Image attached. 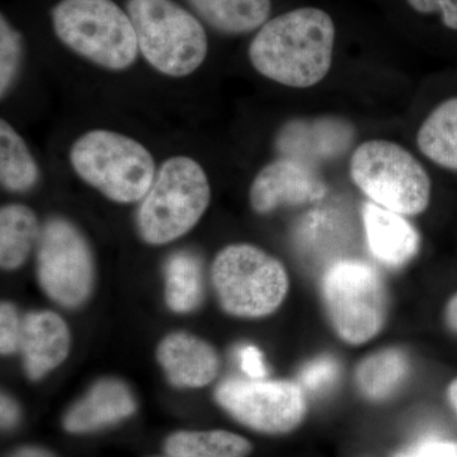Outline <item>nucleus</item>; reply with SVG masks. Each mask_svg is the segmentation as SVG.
<instances>
[{"label": "nucleus", "mask_w": 457, "mask_h": 457, "mask_svg": "<svg viewBox=\"0 0 457 457\" xmlns=\"http://www.w3.org/2000/svg\"><path fill=\"white\" fill-rule=\"evenodd\" d=\"M335 41V22L327 12L297 8L264 23L249 45L248 55L267 79L291 88H311L329 73Z\"/></svg>", "instance_id": "f257e3e1"}, {"label": "nucleus", "mask_w": 457, "mask_h": 457, "mask_svg": "<svg viewBox=\"0 0 457 457\" xmlns=\"http://www.w3.org/2000/svg\"><path fill=\"white\" fill-rule=\"evenodd\" d=\"M212 200L204 168L188 156H173L161 165L137 212L144 242L163 245L187 234Z\"/></svg>", "instance_id": "f03ea898"}, {"label": "nucleus", "mask_w": 457, "mask_h": 457, "mask_svg": "<svg viewBox=\"0 0 457 457\" xmlns=\"http://www.w3.org/2000/svg\"><path fill=\"white\" fill-rule=\"evenodd\" d=\"M53 25L66 47L108 71L130 68L140 51L130 17L112 0H62Z\"/></svg>", "instance_id": "7ed1b4c3"}, {"label": "nucleus", "mask_w": 457, "mask_h": 457, "mask_svg": "<svg viewBox=\"0 0 457 457\" xmlns=\"http://www.w3.org/2000/svg\"><path fill=\"white\" fill-rule=\"evenodd\" d=\"M71 163L84 182L119 204L143 200L156 176L154 158L143 144L108 130L86 132L75 141Z\"/></svg>", "instance_id": "20e7f679"}, {"label": "nucleus", "mask_w": 457, "mask_h": 457, "mask_svg": "<svg viewBox=\"0 0 457 457\" xmlns=\"http://www.w3.org/2000/svg\"><path fill=\"white\" fill-rule=\"evenodd\" d=\"M320 295L330 326L347 345H365L383 330L386 287L371 264L353 258L333 262L321 276Z\"/></svg>", "instance_id": "39448f33"}, {"label": "nucleus", "mask_w": 457, "mask_h": 457, "mask_svg": "<svg viewBox=\"0 0 457 457\" xmlns=\"http://www.w3.org/2000/svg\"><path fill=\"white\" fill-rule=\"evenodd\" d=\"M140 53L168 77L182 78L196 71L206 59L207 36L187 9L173 0H128Z\"/></svg>", "instance_id": "423d86ee"}, {"label": "nucleus", "mask_w": 457, "mask_h": 457, "mask_svg": "<svg viewBox=\"0 0 457 457\" xmlns=\"http://www.w3.org/2000/svg\"><path fill=\"white\" fill-rule=\"evenodd\" d=\"M212 278L222 309L243 319L273 314L290 288L282 262L252 245L225 246L213 261Z\"/></svg>", "instance_id": "0eeeda50"}, {"label": "nucleus", "mask_w": 457, "mask_h": 457, "mask_svg": "<svg viewBox=\"0 0 457 457\" xmlns=\"http://www.w3.org/2000/svg\"><path fill=\"white\" fill-rule=\"evenodd\" d=\"M350 174L371 203L400 215H420L431 203L432 183L425 167L393 141L361 144L352 155Z\"/></svg>", "instance_id": "6e6552de"}, {"label": "nucleus", "mask_w": 457, "mask_h": 457, "mask_svg": "<svg viewBox=\"0 0 457 457\" xmlns=\"http://www.w3.org/2000/svg\"><path fill=\"white\" fill-rule=\"evenodd\" d=\"M37 278L45 293L66 308H77L89 296L95 279L92 251L71 221L53 218L41 228Z\"/></svg>", "instance_id": "1a4fd4ad"}, {"label": "nucleus", "mask_w": 457, "mask_h": 457, "mask_svg": "<svg viewBox=\"0 0 457 457\" xmlns=\"http://www.w3.org/2000/svg\"><path fill=\"white\" fill-rule=\"evenodd\" d=\"M216 400L237 422L267 435L294 431L308 411L303 387L286 380L230 378L218 387Z\"/></svg>", "instance_id": "9d476101"}, {"label": "nucleus", "mask_w": 457, "mask_h": 457, "mask_svg": "<svg viewBox=\"0 0 457 457\" xmlns=\"http://www.w3.org/2000/svg\"><path fill=\"white\" fill-rule=\"evenodd\" d=\"M327 185L312 165L279 158L255 176L249 189L252 209L261 215L282 206L319 203L327 195Z\"/></svg>", "instance_id": "9b49d317"}, {"label": "nucleus", "mask_w": 457, "mask_h": 457, "mask_svg": "<svg viewBox=\"0 0 457 457\" xmlns=\"http://www.w3.org/2000/svg\"><path fill=\"white\" fill-rule=\"evenodd\" d=\"M354 137V126L347 120L319 116L286 123L278 132L276 147L281 158L317 168L347 153Z\"/></svg>", "instance_id": "f8f14e48"}, {"label": "nucleus", "mask_w": 457, "mask_h": 457, "mask_svg": "<svg viewBox=\"0 0 457 457\" xmlns=\"http://www.w3.org/2000/svg\"><path fill=\"white\" fill-rule=\"evenodd\" d=\"M362 220L370 251L384 266L398 269L416 257L420 236L405 216L368 203L363 204Z\"/></svg>", "instance_id": "ddd939ff"}, {"label": "nucleus", "mask_w": 457, "mask_h": 457, "mask_svg": "<svg viewBox=\"0 0 457 457\" xmlns=\"http://www.w3.org/2000/svg\"><path fill=\"white\" fill-rule=\"evenodd\" d=\"M71 348V333L59 315L53 312H33L22 320L20 350L29 378L42 376L57 368Z\"/></svg>", "instance_id": "4468645a"}, {"label": "nucleus", "mask_w": 457, "mask_h": 457, "mask_svg": "<svg viewBox=\"0 0 457 457\" xmlns=\"http://www.w3.org/2000/svg\"><path fill=\"white\" fill-rule=\"evenodd\" d=\"M137 402L128 386L114 378L98 381L66 411L64 428L71 433H89L113 426L132 416Z\"/></svg>", "instance_id": "2eb2a0df"}, {"label": "nucleus", "mask_w": 457, "mask_h": 457, "mask_svg": "<svg viewBox=\"0 0 457 457\" xmlns=\"http://www.w3.org/2000/svg\"><path fill=\"white\" fill-rule=\"evenodd\" d=\"M158 360L170 383L179 387L206 386L220 369V360L212 345L187 333L164 338L158 348Z\"/></svg>", "instance_id": "dca6fc26"}, {"label": "nucleus", "mask_w": 457, "mask_h": 457, "mask_svg": "<svg viewBox=\"0 0 457 457\" xmlns=\"http://www.w3.org/2000/svg\"><path fill=\"white\" fill-rule=\"evenodd\" d=\"M207 25L225 35L260 29L270 14V0H187Z\"/></svg>", "instance_id": "f3484780"}, {"label": "nucleus", "mask_w": 457, "mask_h": 457, "mask_svg": "<svg viewBox=\"0 0 457 457\" xmlns=\"http://www.w3.org/2000/svg\"><path fill=\"white\" fill-rule=\"evenodd\" d=\"M409 371L407 354L400 348H384L365 357L354 372V383L365 398L381 402L404 383Z\"/></svg>", "instance_id": "a211bd4d"}, {"label": "nucleus", "mask_w": 457, "mask_h": 457, "mask_svg": "<svg viewBox=\"0 0 457 457\" xmlns=\"http://www.w3.org/2000/svg\"><path fill=\"white\" fill-rule=\"evenodd\" d=\"M417 145L445 170L457 171V97L438 104L420 125Z\"/></svg>", "instance_id": "6ab92c4d"}, {"label": "nucleus", "mask_w": 457, "mask_h": 457, "mask_svg": "<svg viewBox=\"0 0 457 457\" xmlns=\"http://www.w3.org/2000/svg\"><path fill=\"white\" fill-rule=\"evenodd\" d=\"M37 218L25 204H12L0 212V263L4 270L22 266L40 237Z\"/></svg>", "instance_id": "aec40b11"}, {"label": "nucleus", "mask_w": 457, "mask_h": 457, "mask_svg": "<svg viewBox=\"0 0 457 457\" xmlns=\"http://www.w3.org/2000/svg\"><path fill=\"white\" fill-rule=\"evenodd\" d=\"M170 457H248L252 444L237 433L220 431H180L165 441Z\"/></svg>", "instance_id": "412c9836"}, {"label": "nucleus", "mask_w": 457, "mask_h": 457, "mask_svg": "<svg viewBox=\"0 0 457 457\" xmlns=\"http://www.w3.org/2000/svg\"><path fill=\"white\" fill-rule=\"evenodd\" d=\"M40 170L35 158L13 128L5 120L0 122V180L3 188L14 194L35 187Z\"/></svg>", "instance_id": "4be33fe9"}, {"label": "nucleus", "mask_w": 457, "mask_h": 457, "mask_svg": "<svg viewBox=\"0 0 457 457\" xmlns=\"http://www.w3.org/2000/svg\"><path fill=\"white\" fill-rule=\"evenodd\" d=\"M204 295L203 266L191 252H177L165 264V299L171 311L189 312Z\"/></svg>", "instance_id": "5701e85b"}, {"label": "nucleus", "mask_w": 457, "mask_h": 457, "mask_svg": "<svg viewBox=\"0 0 457 457\" xmlns=\"http://www.w3.org/2000/svg\"><path fill=\"white\" fill-rule=\"evenodd\" d=\"M341 222L337 221L332 212H314L309 213L297 228V242L300 248L311 252L312 249L326 252L339 248L342 237Z\"/></svg>", "instance_id": "b1692460"}, {"label": "nucleus", "mask_w": 457, "mask_h": 457, "mask_svg": "<svg viewBox=\"0 0 457 457\" xmlns=\"http://www.w3.org/2000/svg\"><path fill=\"white\" fill-rule=\"evenodd\" d=\"M22 37L11 26L7 18H0V95H7L14 82L22 62Z\"/></svg>", "instance_id": "393cba45"}, {"label": "nucleus", "mask_w": 457, "mask_h": 457, "mask_svg": "<svg viewBox=\"0 0 457 457\" xmlns=\"http://www.w3.org/2000/svg\"><path fill=\"white\" fill-rule=\"evenodd\" d=\"M339 365L329 356L318 357L306 363L299 375V385L311 392H323L338 378Z\"/></svg>", "instance_id": "a878e982"}, {"label": "nucleus", "mask_w": 457, "mask_h": 457, "mask_svg": "<svg viewBox=\"0 0 457 457\" xmlns=\"http://www.w3.org/2000/svg\"><path fill=\"white\" fill-rule=\"evenodd\" d=\"M22 321L12 303H2L0 308V348L3 354H11L20 348Z\"/></svg>", "instance_id": "bb28decb"}, {"label": "nucleus", "mask_w": 457, "mask_h": 457, "mask_svg": "<svg viewBox=\"0 0 457 457\" xmlns=\"http://www.w3.org/2000/svg\"><path fill=\"white\" fill-rule=\"evenodd\" d=\"M407 3L418 13H440L444 25L457 31V0H407Z\"/></svg>", "instance_id": "cd10ccee"}, {"label": "nucleus", "mask_w": 457, "mask_h": 457, "mask_svg": "<svg viewBox=\"0 0 457 457\" xmlns=\"http://www.w3.org/2000/svg\"><path fill=\"white\" fill-rule=\"evenodd\" d=\"M240 369L252 380H262L266 378L267 369L264 365L263 354L254 345H245L239 350Z\"/></svg>", "instance_id": "c85d7f7f"}, {"label": "nucleus", "mask_w": 457, "mask_h": 457, "mask_svg": "<svg viewBox=\"0 0 457 457\" xmlns=\"http://www.w3.org/2000/svg\"><path fill=\"white\" fill-rule=\"evenodd\" d=\"M399 457H457V442L428 441Z\"/></svg>", "instance_id": "c756f323"}, {"label": "nucleus", "mask_w": 457, "mask_h": 457, "mask_svg": "<svg viewBox=\"0 0 457 457\" xmlns=\"http://www.w3.org/2000/svg\"><path fill=\"white\" fill-rule=\"evenodd\" d=\"M0 414H2V427L4 429L13 428L20 420V411L13 399L8 395L2 396V407H0Z\"/></svg>", "instance_id": "7c9ffc66"}, {"label": "nucleus", "mask_w": 457, "mask_h": 457, "mask_svg": "<svg viewBox=\"0 0 457 457\" xmlns=\"http://www.w3.org/2000/svg\"><path fill=\"white\" fill-rule=\"evenodd\" d=\"M445 321L453 332L457 333V293L450 297L445 306Z\"/></svg>", "instance_id": "2f4dec72"}, {"label": "nucleus", "mask_w": 457, "mask_h": 457, "mask_svg": "<svg viewBox=\"0 0 457 457\" xmlns=\"http://www.w3.org/2000/svg\"><path fill=\"white\" fill-rule=\"evenodd\" d=\"M9 457H56L49 450L37 446H25L14 451Z\"/></svg>", "instance_id": "473e14b6"}, {"label": "nucleus", "mask_w": 457, "mask_h": 457, "mask_svg": "<svg viewBox=\"0 0 457 457\" xmlns=\"http://www.w3.org/2000/svg\"><path fill=\"white\" fill-rule=\"evenodd\" d=\"M447 399H449L451 407L457 414V378L451 381L449 387H447Z\"/></svg>", "instance_id": "72a5a7b5"}, {"label": "nucleus", "mask_w": 457, "mask_h": 457, "mask_svg": "<svg viewBox=\"0 0 457 457\" xmlns=\"http://www.w3.org/2000/svg\"><path fill=\"white\" fill-rule=\"evenodd\" d=\"M165 457H170V456H168V455H167V456H165Z\"/></svg>", "instance_id": "f704fd0d"}]
</instances>
